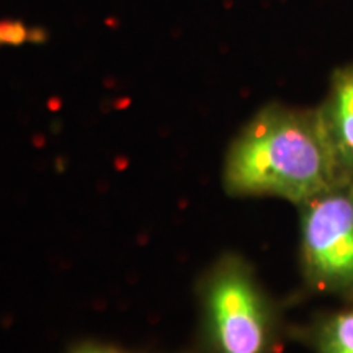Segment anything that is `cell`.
Instances as JSON below:
<instances>
[{
  "label": "cell",
  "instance_id": "6da1fadb",
  "mask_svg": "<svg viewBox=\"0 0 353 353\" xmlns=\"http://www.w3.org/2000/svg\"><path fill=\"white\" fill-rule=\"evenodd\" d=\"M345 180L317 107L265 105L232 139L223 165L228 195L294 206Z\"/></svg>",
  "mask_w": 353,
  "mask_h": 353
},
{
  "label": "cell",
  "instance_id": "7a4b0ae2",
  "mask_svg": "<svg viewBox=\"0 0 353 353\" xmlns=\"http://www.w3.org/2000/svg\"><path fill=\"white\" fill-rule=\"evenodd\" d=\"M193 353H285L290 341L280 303L241 254H223L198 286Z\"/></svg>",
  "mask_w": 353,
  "mask_h": 353
},
{
  "label": "cell",
  "instance_id": "3957f363",
  "mask_svg": "<svg viewBox=\"0 0 353 353\" xmlns=\"http://www.w3.org/2000/svg\"><path fill=\"white\" fill-rule=\"evenodd\" d=\"M298 262L309 293L353 304V180L296 206Z\"/></svg>",
  "mask_w": 353,
  "mask_h": 353
},
{
  "label": "cell",
  "instance_id": "277c9868",
  "mask_svg": "<svg viewBox=\"0 0 353 353\" xmlns=\"http://www.w3.org/2000/svg\"><path fill=\"white\" fill-rule=\"evenodd\" d=\"M317 110L343 175L353 180V63L332 70Z\"/></svg>",
  "mask_w": 353,
  "mask_h": 353
},
{
  "label": "cell",
  "instance_id": "5b68a950",
  "mask_svg": "<svg viewBox=\"0 0 353 353\" xmlns=\"http://www.w3.org/2000/svg\"><path fill=\"white\" fill-rule=\"evenodd\" d=\"M290 341L303 345L309 353H353V304L321 311L291 325Z\"/></svg>",
  "mask_w": 353,
  "mask_h": 353
},
{
  "label": "cell",
  "instance_id": "8992f818",
  "mask_svg": "<svg viewBox=\"0 0 353 353\" xmlns=\"http://www.w3.org/2000/svg\"><path fill=\"white\" fill-rule=\"evenodd\" d=\"M38 39H43V34L38 30H32L13 21L0 23V44H21L26 41H38Z\"/></svg>",
  "mask_w": 353,
  "mask_h": 353
},
{
  "label": "cell",
  "instance_id": "52a82bcc",
  "mask_svg": "<svg viewBox=\"0 0 353 353\" xmlns=\"http://www.w3.org/2000/svg\"><path fill=\"white\" fill-rule=\"evenodd\" d=\"M69 353H139V352H130L120 347L107 345V343L87 342V343H82V345L74 347ZM187 353H193V352H187Z\"/></svg>",
  "mask_w": 353,
  "mask_h": 353
}]
</instances>
